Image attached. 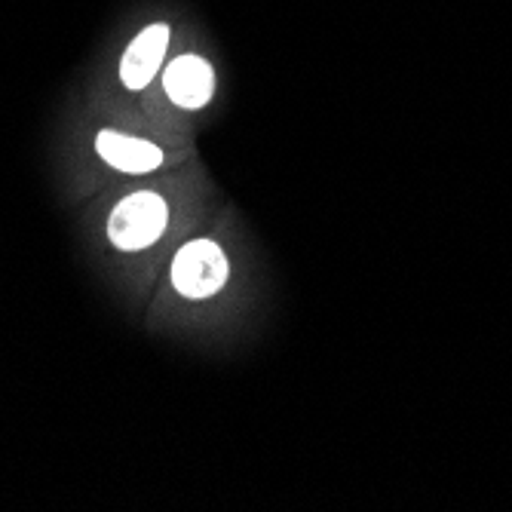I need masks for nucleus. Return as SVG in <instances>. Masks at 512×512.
<instances>
[{
	"label": "nucleus",
	"instance_id": "nucleus-1",
	"mask_svg": "<svg viewBox=\"0 0 512 512\" xmlns=\"http://www.w3.org/2000/svg\"><path fill=\"white\" fill-rule=\"evenodd\" d=\"M169 224V206L154 191H138L120 200L108 221V237L120 252H142L154 246Z\"/></svg>",
	"mask_w": 512,
	"mask_h": 512
},
{
	"label": "nucleus",
	"instance_id": "nucleus-2",
	"mask_svg": "<svg viewBox=\"0 0 512 512\" xmlns=\"http://www.w3.org/2000/svg\"><path fill=\"white\" fill-rule=\"evenodd\" d=\"M227 255L215 240H191L184 243L172 261V286L178 295L203 301L218 295L227 286Z\"/></svg>",
	"mask_w": 512,
	"mask_h": 512
},
{
	"label": "nucleus",
	"instance_id": "nucleus-3",
	"mask_svg": "<svg viewBox=\"0 0 512 512\" xmlns=\"http://www.w3.org/2000/svg\"><path fill=\"white\" fill-rule=\"evenodd\" d=\"M163 89L178 108L200 111L209 105L212 92H215L212 65L200 56H178L163 74Z\"/></svg>",
	"mask_w": 512,
	"mask_h": 512
},
{
	"label": "nucleus",
	"instance_id": "nucleus-4",
	"mask_svg": "<svg viewBox=\"0 0 512 512\" xmlns=\"http://www.w3.org/2000/svg\"><path fill=\"white\" fill-rule=\"evenodd\" d=\"M166 46H169V28L166 25H148L142 34H138L129 43V50L123 53V62H120L123 86L126 89H145L154 80L157 68L163 65Z\"/></svg>",
	"mask_w": 512,
	"mask_h": 512
},
{
	"label": "nucleus",
	"instance_id": "nucleus-5",
	"mask_svg": "<svg viewBox=\"0 0 512 512\" xmlns=\"http://www.w3.org/2000/svg\"><path fill=\"white\" fill-rule=\"evenodd\" d=\"M96 151L105 163H111L120 172H132V175L154 172L163 163V151L157 145L145 142V138L114 132V129H102L96 135Z\"/></svg>",
	"mask_w": 512,
	"mask_h": 512
}]
</instances>
